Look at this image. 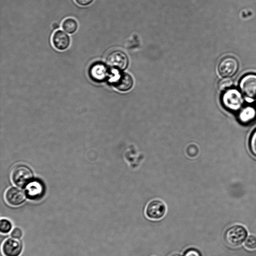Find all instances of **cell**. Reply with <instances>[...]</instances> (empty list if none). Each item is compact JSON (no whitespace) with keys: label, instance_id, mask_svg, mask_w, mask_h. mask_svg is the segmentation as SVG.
Instances as JSON below:
<instances>
[{"label":"cell","instance_id":"20","mask_svg":"<svg viewBox=\"0 0 256 256\" xmlns=\"http://www.w3.org/2000/svg\"><path fill=\"white\" fill-rule=\"evenodd\" d=\"M250 152L256 156V129L252 133L249 142Z\"/></svg>","mask_w":256,"mask_h":256},{"label":"cell","instance_id":"11","mask_svg":"<svg viewBox=\"0 0 256 256\" xmlns=\"http://www.w3.org/2000/svg\"><path fill=\"white\" fill-rule=\"evenodd\" d=\"M90 76L91 78L96 82L104 80L108 75L107 68L102 63H94L90 68Z\"/></svg>","mask_w":256,"mask_h":256},{"label":"cell","instance_id":"7","mask_svg":"<svg viewBox=\"0 0 256 256\" xmlns=\"http://www.w3.org/2000/svg\"><path fill=\"white\" fill-rule=\"evenodd\" d=\"M128 62L126 54L120 50L110 52L106 58V63L110 68L122 70L124 69Z\"/></svg>","mask_w":256,"mask_h":256},{"label":"cell","instance_id":"12","mask_svg":"<svg viewBox=\"0 0 256 256\" xmlns=\"http://www.w3.org/2000/svg\"><path fill=\"white\" fill-rule=\"evenodd\" d=\"M133 80L132 76L126 74L122 73L113 83L114 86L120 91L129 90L132 86Z\"/></svg>","mask_w":256,"mask_h":256},{"label":"cell","instance_id":"8","mask_svg":"<svg viewBox=\"0 0 256 256\" xmlns=\"http://www.w3.org/2000/svg\"><path fill=\"white\" fill-rule=\"evenodd\" d=\"M238 64L237 60L231 56L222 59L218 66V71L222 77L233 76L238 71Z\"/></svg>","mask_w":256,"mask_h":256},{"label":"cell","instance_id":"13","mask_svg":"<svg viewBox=\"0 0 256 256\" xmlns=\"http://www.w3.org/2000/svg\"><path fill=\"white\" fill-rule=\"evenodd\" d=\"M256 118V110L252 106H246L240 110L238 115L239 120L243 124H248Z\"/></svg>","mask_w":256,"mask_h":256},{"label":"cell","instance_id":"1","mask_svg":"<svg viewBox=\"0 0 256 256\" xmlns=\"http://www.w3.org/2000/svg\"><path fill=\"white\" fill-rule=\"evenodd\" d=\"M248 235V230L244 226L235 224L226 230L224 234V240L229 246L236 248L246 240Z\"/></svg>","mask_w":256,"mask_h":256},{"label":"cell","instance_id":"18","mask_svg":"<svg viewBox=\"0 0 256 256\" xmlns=\"http://www.w3.org/2000/svg\"><path fill=\"white\" fill-rule=\"evenodd\" d=\"M244 245L248 249H256V236L252 234L248 236L244 242Z\"/></svg>","mask_w":256,"mask_h":256},{"label":"cell","instance_id":"4","mask_svg":"<svg viewBox=\"0 0 256 256\" xmlns=\"http://www.w3.org/2000/svg\"><path fill=\"white\" fill-rule=\"evenodd\" d=\"M24 249L22 240L11 236L6 238L1 245V252L4 256H20Z\"/></svg>","mask_w":256,"mask_h":256},{"label":"cell","instance_id":"17","mask_svg":"<svg viewBox=\"0 0 256 256\" xmlns=\"http://www.w3.org/2000/svg\"><path fill=\"white\" fill-rule=\"evenodd\" d=\"M233 84V80L230 77H224L218 83V88L220 90L230 89Z\"/></svg>","mask_w":256,"mask_h":256},{"label":"cell","instance_id":"14","mask_svg":"<svg viewBox=\"0 0 256 256\" xmlns=\"http://www.w3.org/2000/svg\"><path fill=\"white\" fill-rule=\"evenodd\" d=\"M43 192L42 184L36 181L30 182L26 188V194L31 198L39 197Z\"/></svg>","mask_w":256,"mask_h":256},{"label":"cell","instance_id":"6","mask_svg":"<svg viewBox=\"0 0 256 256\" xmlns=\"http://www.w3.org/2000/svg\"><path fill=\"white\" fill-rule=\"evenodd\" d=\"M166 212V206L162 200L156 199L150 202L146 208L145 214L148 218L158 220L164 216Z\"/></svg>","mask_w":256,"mask_h":256},{"label":"cell","instance_id":"5","mask_svg":"<svg viewBox=\"0 0 256 256\" xmlns=\"http://www.w3.org/2000/svg\"><path fill=\"white\" fill-rule=\"evenodd\" d=\"M240 88L246 98L256 100V74H248L242 77L240 82Z\"/></svg>","mask_w":256,"mask_h":256},{"label":"cell","instance_id":"22","mask_svg":"<svg viewBox=\"0 0 256 256\" xmlns=\"http://www.w3.org/2000/svg\"><path fill=\"white\" fill-rule=\"evenodd\" d=\"M94 0H75V2L80 6H86L90 4Z\"/></svg>","mask_w":256,"mask_h":256},{"label":"cell","instance_id":"9","mask_svg":"<svg viewBox=\"0 0 256 256\" xmlns=\"http://www.w3.org/2000/svg\"><path fill=\"white\" fill-rule=\"evenodd\" d=\"M25 193L20 188H10L4 194V199L6 202L10 206L16 207L24 204L26 200Z\"/></svg>","mask_w":256,"mask_h":256},{"label":"cell","instance_id":"10","mask_svg":"<svg viewBox=\"0 0 256 256\" xmlns=\"http://www.w3.org/2000/svg\"><path fill=\"white\" fill-rule=\"evenodd\" d=\"M52 41L54 46L59 50H64L67 49L70 42L69 36L60 30H56L54 32Z\"/></svg>","mask_w":256,"mask_h":256},{"label":"cell","instance_id":"23","mask_svg":"<svg viewBox=\"0 0 256 256\" xmlns=\"http://www.w3.org/2000/svg\"><path fill=\"white\" fill-rule=\"evenodd\" d=\"M52 26L54 29H57L59 28L60 26L58 23L54 22L52 24Z\"/></svg>","mask_w":256,"mask_h":256},{"label":"cell","instance_id":"16","mask_svg":"<svg viewBox=\"0 0 256 256\" xmlns=\"http://www.w3.org/2000/svg\"><path fill=\"white\" fill-rule=\"evenodd\" d=\"M12 221L7 218H1L0 220V232L2 234H7L14 228Z\"/></svg>","mask_w":256,"mask_h":256},{"label":"cell","instance_id":"3","mask_svg":"<svg viewBox=\"0 0 256 256\" xmlns=\"http://www.w3.org/2000/svg\"><path fill=\"white\" fill-rule=\"evenodd\" d=\"M32 173L27 166L19 165L15 166L12 172V180L19 187H24L30 184L32 178Z\"/></svg>","mask_w":256,"mask_h":256},{"label":"cell","instance_id":"15","mask_svg":"<svg viewBox=\"0 0 256 256\" xmlns=\"http://www.w3.org/2000/svg\"><path fill=\"white\" fill-rule=\"evenodd\" d=\"M78 22L73 18H69L65 19L62 23V28L68 34H72L78 29Z\"/></svg>","mask_w":256,"mask_h":256},{"label":"cell","instance_id":"21","mask_svg":"<svg viewBox=\"0 0 256 256\" xmlns=\"http://www.w3.org/2000/svg\"><path fill=\"white\" fill-rule=\"evenodd\" d=\"M184 256H202L200 252L195 248H190L184 254Z\"/></svg>","mask_w":256,"mask_h":256},{"label":"cell","instance_id":"2","mask_svg":"<svg viewBox=\"0 0 256 256\" xmlns=\"http://www.w3.org/2000/svg\"><path fill=\"white\" fill-rule=\"evenodd\" d=\"M222 102L227 110L236 112L242 108L244 98L241 92L236 88L226 90L222 96Z\"/></svg>","mask_w":256,"mask_h":256},{"label":"cell","instance_id":"24","mask_svg":"<svg viewBox=\"0 0 256 256\" xmlns=\"http://www.w3.org/2000/svg\"><path fill=\"white\" fill-rule=\"evenodd\" d=\"M170 256H182L181 255L178 254H173Z\"/></svg>","mask_w":256,"mask_h":256},{"label":"cell","instance_id":"19","mask_svg":"<svg viewBox=\"0 0 256 256\" xmlns=\"http://www.w3.org/2000/svg\"><path fill=\"white\" fill-rule=\"evenodd\" d=\"M24 235V230L19 226L14 227L10 232V236L16 239L21 240Z\"/></svg>","mask_w":256,"mask_h":256}]
</instances>
